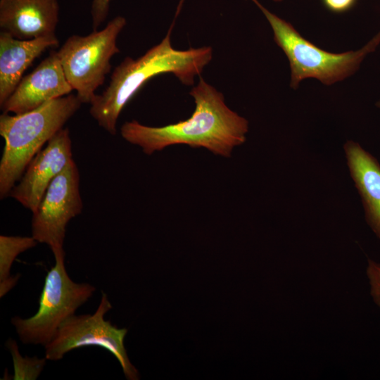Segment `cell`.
Instances as JSON below:
<instances>
[{"label":"cell","instance_id":"obj_15","mask_svg":"<svg viewBox=\"0 0 380 380\" xmlns=\"http://www.w3.org/2000/svg\"><path fill=\"white\" fill-rule=\"evenodd\" d=\"M6 346L9 349L13 357L14 375L13 379H36L42 372L47 359H39L37 357H22L18 350L16 341L8 338Z\"/></svg>","mask_w":380,"mask_h":380},{"label":"cell","instance_id":"obj_19","mask_svg":"<svg viewBox=\"0 0 380 380\" xmlns=\"http://www.w3.org/2000/svg\"><path fill=\"white\" fill-rule=\"evenodd\" d=\"M273 1H275V2H280V1H281L282 0H273Z\"/></svg>","mask_w":380,"mask_h":380},{"label":"cell","instance_id":"obj_3","mask_svg":"<svg viewBox=\"0 0 380 380\" xmlns=\"http://www.w3.org/2000/svg\"><path fill=\"white\" fill-rule=\"evenodd\" d=\"M82 103L77 95L70 94L24 113L0 115V135L5 141L0 160L1 199L9 196L32 158Z\"/></svg>","mask_w":380,"mask_h":380},{"label":"cell","instance_id":"obj_20","mask_svg":"<svg viewBox=\"0 0 380 380\" xmlns=\"http://www.w3.org/2000/svg\"><path fill=\"white\" fill-rule=\"evenodd\" d=\"M377 106L380 108V101L377 103Z\"/></svg>","mask_w":380,"mask_h":380},{"label":"cell","instance_id":"obj_6","mask_svg":"<svg viewBox=\"0 0 380 380\" xmlns=\"http://www.w3.org/2000/svg\"><path fill=\"white\" fill-rule=\"evenodd\" d=\"M127 20L118 15L101 30L70 36L57 51L66 79L82 103H90L110 72L112 57L120 53L119 34Z\"/></svg>","mask_w":380,"mask_h":380},{"label":"cell","instance_id":"obj_14","mask_svg":"<svg viewBox=\"0 0 380 380\" xmlns=\"http://www.w3.org/2000/svg\"><path fill=\"white\" fill-rule=\"evenodd\" d=\"M38 242L32 236H0V297L4 296L17 284L20 274H10L11 267L20 253L34 248Z\"/></svg>","mask_w":380,"mask_h":380},{"label":"cell","instance_id":"obj_9","mask_svg":"<svg viewBox=\"0 0 380 380\" xmlns=\"http://www.w3.org/2000/svg\"><path fill=\"white\" fill-rule=\"evenodd\" d=\"M72 160L68 128H62L32 158L9 196L34 213L53 179Z\"/></svg>","mask_w":380,"mask_h":380},{"label":"cell","instance_id":"obj_1","mask_svg":"<svg viewBox=\"0 0 380 380\" xmlns=\"http://www.w3.org/2000/svg\"><path fill=\"white\" fill-rule=\"evenodd\" d=\"M189 94L194 98L195 109L188 119L162 127L146 126L135 120L127 121L120 128L122 137L147 155L184 144L230 157L233 148L246 139L247 120L231 110L222 93L201 77Z\"/></svg>","mask_w":380,"mask_h":380},{"label":"cell","instance_id":"obj_4","mask_svg":"<svg viewBox=\"0 0 380 380\" xmlns=\"http://www.w3.org/2000/svg\"><path fill=\"white\" fill-rule=\"evenodd\" d=\"M273 30L276 44L287 56L291 70V87L296 89L306 78H316L330 85L353 74L369 53L380 42V32L365 46L356 51L330 53L302 37L293 26L253 0Z\"/></svg>","mask_w":380,"mask_h":380},{"label":"cell","instance_id":"obj_18","mask_svg":"<svg viewBox=\"0 0 380 380\" xmlns=\"http://www.w3.org/2000/svg\"><path fill=\"white\" fill-rule=\"evenodd\" d=\"M324 6L334 13H343L352 8L356 0H322Z\"/></svg>","mask_w":380,"mask_h":380},{"label":"cell","instance_id":"obj_13","mask_svg":"<svg viewBox=\"0 0 380 380\" xmlns=\"http://www.w3.org/2000/svg\"><path fill=\"white\" fill-rule=\"evenodd\" d=\"M350 175L364 205L366 220L380 239V165L357 143L344 145Z\"/></svg>","mask_w":380,"mask_h":380},{"label":"cell","instance_id":"obj_16","mask_svg":"<svg viewBox=\"0 0 380 380\" xmlns=\"http://www.w3.org/2000/svg\"><path fill=\"white\" fill-rule=\"evenodd\" d=\"M113 0H92L91 16L93 31L98 30L101 25L106 20L110 11V4Z\"/></svg>","mask_w":380,"mask_h":380},{"label":"cell","instance_id":"obj_8","mask_svg":"<svg viewBox=\"0 0 380 380\" xmlns=\"http://www.w3.org/2000/svg\"><path fill=\"white\" fill-rule=\"evenodd\" d=\"M80 174L74 160L51 182L32 213V236L46 243L53 254L65 252L63 243L69 221L82 213Z\"/></svg>","mask_w":380,"mask_h":380},{"label":"cell","instance_id":"obj_7","mask_svg":"<svg viewBox=\"0 0 380 380\" xmlns=\"http://www.w3.org/2000/svg\"><path fill=\"white\" fill-rule=\"evenodd\" d=\"M111 309L112 305L106 293L102 292L101 301L94 314L74 315L68 318L44 346L47 360H60L68 352L81 347L100 346L114 355L127 379H139V372L131 363L124 345L127 329H119L104 319L106 312Z\"/></svg>","mask_w":380,"mask_h":380},{"label":"cell","instance_id":"obj_2","mask_svg":"<svg viewBox=\"0 0 380 380\" xmlns=\"http://www.w3.org/2000/svg\"><path fill=\"white\" fill-rule=\"evenodd\" d=\"M170 27L158 44L141 56L126 57L114 69L109 84L91 101L89 113L110 134L117 133L118 119L125 106L150 79L163 73L173 74L183 84L191 86L213 58L210 46L177 50L171 44Z\"/></svg>","mask_w":380,"mask_h":380},{"label":"cell","instance_id":"obj_10","mask_svg":"<svg viewBox=\"0 0 380 380\" xmlns=\"http://www.w3.org/2000/svg\"><path fill=\"white\" fill-rule=\"evenodd\" d=\"M72 91L57 51H51L33 71L23 77L11 95L1 105V109L4 113H24Z\"/></svg>","mask_w":380,"mask_h":380},{"label":"cell","instance_id":"obj_17","mask_svg":"<svg viewBox=\"0 0 380 380\" xmlns=\"http://www.w3.org/2000/svg\"><path fill=\"white\" fill-rule=\"evenodd\" d=\"M367 274L369 279L371 295L380 307V264L369 260Z\"/></svg>","mask_w":380,"mask_h":380},{"label":"cell","instance_id":"obj_12","mask_svg":"<svg viewBox=\"0 0 380 380\" xmlns=\"http://www.w3.org/2000/svg\"><path fill=\"white\" fill-rule=\"evenodd\" d=\"M58 44L56 37L22 40L0 32V106L11 95L34 61Z\"/></svg>","mask_w":380,"mask_h":380},{"label":"cell","instance_id":"obj_11","mask_svg":"<svg viewBox=\"0 0 380 380\" xmlns=\"http://www.w3.org/2000/svg\"><path fill=\"white\" fill-rule=\"evenodd\" d=\"M58 0H0L1 31L28 40L56 36Z\"/></svg>","mask_w":380,"mask_h":380},{"label":"cell","instance_id":"obj_5","mask_svg":"<svg viewBox=\"0 0 380 380\" xmlns=\"http://www.w3.org/2000/svg\"><path fill=\"white\" fill-rule=\"evenodd\" d=\"M65 252L53 255L55 265L45 277L37 313L26 319L11 318L23 344L45 346L62 323L74 315L96 291L88 283H76L70 279L65 266Z\"/></svg>","mask_w":380,"mask_h":380}]
</instances>
